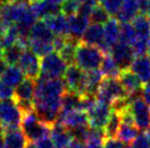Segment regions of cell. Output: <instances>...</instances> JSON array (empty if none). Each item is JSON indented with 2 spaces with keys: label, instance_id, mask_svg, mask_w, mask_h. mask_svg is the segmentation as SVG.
Here are the masks:
<instances>
[{
  "label": "cell",
  "instance_id": "1",
  "mask_svg": "<svg viewBox=\"0 0 150 148\" xmlns=\"http://www.w3.org/2000/svg\"><path fill=\"white\" fill-rule=\"evenodd\" d=\"M34 110L45 123L54 125L62 112V98L67 91L62 78H47L38 76L36 80Z\"/></svg>",
  "mask_w": 150,
  "mask_h": 148
},
{
  "label": "cell",
  "instance_id": "2",
  "mask_svg": "<svg viewBox=\"0 0 150 148\" xmlns=\"http://www.w3.org/2000/svg\"><path fill=\"white\" fill-rule=\"evenodd\" d=\"M52 126L53 125L45 123L40 119L35 110L23 112L21 122L22 132L30 142H38L44 137L50 136Z\"/></svg>",
  "mask_w": 150,
  "mask_h": 148
},
{
  "label": "cell",
  "instance_id": "3",
  "mask_svg": "<svg viewBox=\"0 0 150 148\" xmlns=\"http://www.w3.org/2000/svg\"><path fill=\"white\" fill-rule=\"evenodd\" d=\"M105 54L99 47L87 45L80 41L77 54H76V64L86 72L99 70L103 61Z\"/></svg>",
  "mask_w": 150,
  "mask_h": 148
},
{
  "label": "cell",
  "instance_id": "4",
  "mask_svg": "<svg viewBox=\"0 0 150 148\" xmlns=\"http://www.w3.org/2000/svg\"><path fill=\"white\" fill-rule=\"evenodd\" d=\"M128 94L122 85L120 78L104 77L101 83L99 91L96 94V100L112 106L117 99L126 98Z\"/></svg>",
  "mask_w": 150,
  "mask_h": 148
},
{
  "label": "cell",
  "instance_id": "5",
  "mask_svg": "<svg viewBox=\"0 0 150 148\" xmlns=\"http://www.w3.org/2000/svg\"><path fill=\"white\" fill-rule=\"evenodd\" d=\"M23 112L14 98L0 100V124L4 131L21 126Z\"/></svg>",
  "mask_w": 150,
  "mask_h": 148
},
{
  "label": "cell",
  "instance_id": "6",
  "mask_svg": "<svg viewBox=\"0 0 150 148\" xmlns=\"http://www.w3.org/2000/svg\"><path fill=\"white\" fill-rule=\"evenodd\" d=\"M36 81L34 78L25 77L14 91V100L19 105L22 112L34 110V96H35Z\"/></svg>",
  "mask_w": 150,
  "mask_h": 148
},
{
  "label": "cell",
  "instance_id": "7",
  "mask_svg": "<svg viewBox=\"0 0 150 148\" xmlns=\"http://www.w3.org/2000/svg\"><path fill=\"white\" fill-rule=\"evenodd\" d=\"M68 64L64 60L62 56L53 51L41 60V74L40 76L47 78H59L64 76Z\"/></svg>",
  "mask_w": 150,
  "mask_h": 148
},
{
  "label": "cell",
  "instance_id": "8",
  "mask_svg": "<svg viewBox=\"0 0 150 148\" xmlns=\"http://www.w3.org/2000/svg\"><path fill=\"white\" fill-rule=\"evenodd\" d=\"M132 101L129 110L132 112L135 124L139 130H147L150 126V106L142 96H129Z\"/></svg>",
  "mask_w": 150,
  "mask_h": 148
},
{
  "label": "cell",
  "instance_id": "9",
  "mask_svg": "<svg viewBox=\"0 0 150 148\" xmlns=\"http://www.w3.org/2000/svg\"><path fill=\"white\" fill-rule=\"evenodd\" d=\"M86 74L87 72L80 69L77 64L68 66L64 74V82L66 84L67 91H74L83 96L86 86Z\"/></svg>",
  "mask_w": 150,
  "mask_h": 148
},
{
  "label": "cell",
  "instance_id": "10",
  "mask_svg": "<svg viewBox=\"0 0 150 148\" xmlns=\"http://www.w3.org/2000/svg\"><path fill=\"white\" fill-rule=\"evenodd\" d=\"M18 66L21 69L26 77L36 80L41 74V61L38 60V56L29 48L23 51L18 62Z\"/></svg>",
  "mask_w": 150,
  "mask_h": 148
},
{
  "label": "cell",
  "instance_id": "11",
  "mask_svg": "<svg viewBox=\"0 0 150 148\" xmlns=\"http://www.w3.org/2000/svg\"><path fill=\"white\" fill-rule=\"evenodd\" d=\"M110 54L116 61V63L120 66V68H121L122 70H127V69H129L130 66H132V63H133L134 59L136 57L133 47L130 45L121 43V41L116 43L111 48Z\"/></svg>",
  "mask_w": 150,
  "mask_h": 148
},
{
  "label": "cell",
  "instance_id": "12",
  "mask_svg": "<svg viewBox=\"0 0 150 148\" xmlns=\"http://www.w3.org/2000/svg\"><path fill=\"white\" fill-rule=\"evenodd\" d=\"M112 113V106L96 100V105L88 112L89 124L91 128H104Z\"/></svg>",
  "mask_w": 150,
  "mask_h": 148
},
{
  "label": "cell",
  "instance_id": "13",
  "mask_svg": "<svg viewBox=\"0 0 150 148\" xmlns=\"http://www.w3.org/2000/svg\"><path fill=\"white\" fill-rule=\"evenodd\" d=\"M80 41L87 45L99 47L105 54H108V50L104 44V29L102 24L92 23L89 25Z\"/></svg>",
  "mask_w": 150,
  "mask_h": 148
},
{
  "label": "cell",
  "instance_id": "14",
  "mask_svg": "<svg viewBox=\"0 0 150 148\" xmlns=\"http://www.w3.org/2000/svg\"><path fill=\"white\" fill-rule=\"evenodd\" d=\"M57 123L63 124L68 130L75 128L78 126L90 125L89 124V117L88 113L83 110H71L60 112Z\"/></svg>",
  "mask_w": 150,
  "mask_h": 148
},
{
  "label": "cell",
  "instance_id": "15",
  "mask_svg": "<svg viewBox=\"0 0 150 148\" xmlns=\"http://www.w3.org/2000/svg\"><path fill=\"white\" fill-rule=\"evenodd\" d=\"M118 78L128 96H136V95H140L142 93V88H144L142 84L144 83L133 71H130L129 69L122 70Z\"/></svg>",
  "mask_w": 150,
  "mask_h": 148
},
{
  "label": "cell",
  "instance_id": "16",
  "mask_svg": "<svg viewBox=\"0 0 150 148\" xmlns=\"http://www.w3.org/2000/svg\"><path fill=\"white\" fill-rule=\"evenodd\" d=\"M44 21L56 36H69V22L64 13H56L44 19Z\"/></svg>",
  "mask_w": 150,
  "mask_h": 148
},
{
  "label": "cell",
  "instance_id": "17",
  "mask_svg": "<svg viewBox=\"0 0 150 148\" xmlns=\"http://www.w3.org/2000/svg\"><path fill=\"white\" fill-rule=\"evenodd\" d=\"M68 22H69V36L81 40L84 32L90 25V19L80 13H77L75 15L68 17Z\"/></svg>",
  "mask_w": 150,
  "mask_h": 148
},
{
  "label": "cell",
  "instance_id": "18",
  "mask_svg": "<svg viewBox=\"0 0 150 148\" xmlns=\"http://www.w3.org/2000/svg\"><path fill=\"white\" fill-rule=\"evenodd\" d=\"M129 70L140 78L144 84L150 82V58L147 54L136 56Z\"/></svg>",
  "mask_w": 150,
  "mask_h": 148
},
{
  "label": "cell",
  "instance_id": "19",
  "mask_svg": "<svg viewBox=\"0 0 150 148\" xmlns=\"http://www.w3.org/2000/svg\"><path fill=\"white\" fill-rule=\"evenodd\" d=\"M103 29H104V44L110 54L111 48L120 40V34H121L120 21L116 17H111L104 24Z\"/></svg>",
  "mask_w": 150,
  "mask_h": 148
},
{
  "label": "cell",
  "instance_id": "20",
  "mask_svg": "<svg viewBox=\"0 0 150 148\" xmlns=\"http://www.w3.org/2000/svg\"><path fill=\"white\" fill-rule=\"evenodd\" d=\"M50 137L52 138L56 148H65L74 140L70 131L66 126H64L63 124L57 122L52 126Z\"/></svg>",
  "mask_w": 150,
  "mask_h": 148
},
{
  "label": "cell",
  "instance_id": "21",
  "mask_svg": "<svg viewBox=\"0 0 150 148\" xmlns=\"http://www.w3.org/2000/svg\"><path fill=\"white\" fill-rule=\"evenodd\" d=\"M4 148H26L28 138L19 128L8 130L4 133Z\"/></svg>",
  "mask_w": 150,
  "mask_h": 148
},
{
  "label": "cell",
  "instance_id": "22",
  "mask_svg": "<svg viewBox=\"0 0 150 148\" xmlns=\"http://www.w3.org/2000/svg\"><path fill=\"white\" fill-rule=\"evenodd\" d=\"M139 14L138 0H123V4L116 17L120 23H128Z\"/></svg>",
  "mask_w": 150,
  "mask_h": 148
},
{
  "label": "cell",
  "instance_id": "23",
  "mask_svg": "<svg viewBox=\"0 0 150 148\" xmlns=\"http://www.w3.org/2000/svg\"><path fill=\"white\" fill-rule=\"evenodd\" d=\"M31 7L33 9L34 13L36 14L38 19H46V17L54 15L56 13L60 12V6H57L55 3H52L48 0H36L33 1V3L31 4Z\"/></svg>",
  "mask_w": 150,
  "mask_h": 148
},
{
  "label": "cell",
  "instance_id": "24",
  "mask_svg": "<svg viewBox=\"0 0 150 148\" xmlns=\"http://www.w3.org/2000/svg\"><path fill=\"white\" fill-rule=\"evenodd\" d=\"M55 35L52 29L48 27L44 20L36 21V23L31 27L30 31V39H38L44 41H53L54 43Z\"/></svg>",
  "mask_w": 150,
  "mask_h": 148
},
{
  "label": "cell",
  "instance_id": "25",
  "mask_svg": "<svg viewBox=\"0 0 150 148\" xmlns=\"http://www.w3.org/2000/svg\"><path fill=\"white\" fill-rule=\"evenodd\" d=\"M103 81V74L100 70L89 71L86 74V86H84L83 96H93L96 97L101 83Z\"/></svg>",
  "mask_w": 150,
  "mask_h": 148
},
{
  "label": "cell",
  "instance_id": "26",
  "mask_svg": "<svg viewBox=\"0 0 150 148\" xmlns=\"http://www.w3.org/2000/svg\"><path fill=\"white\" fill-rule=\"evenodd\" d=\"M133 26L136 32V39L149 40L150 38V19L147 14H138L134 19Z\"/></svg>",
  "mask_w": 150,
  "mask_h": 148
},
{
  "label": "cell",
  "instance_id": "27",
  "mask_svg": "<svg viewBox=\"0 0 150 148\" xmlns=\"http://www.w3.org/2000/svg\"><path fill=\"white\" fill-rule=\"evenodd\" d=\"M79 44L80 40L68 36L64 47L58 51V54L62 56V58L65 60V62L68 66L74 64V62L76 61V54H77V49H78Z\"/></svg>",
  "mask_w": 150,
  "mask_h": 148
},
{
  "label": "cell",
  "instance_id": "28",
  "mask_svg": "<svg viewBox=\"0 0 150 148\" xmlns=\"http://www.w3.org/2000/svg\"><path fill=\"white\" fill-rule=\"evenodd\" d=\"M26 77L22 70L17 66H8L7 70L1 75V80L11 87H17Z\"/></svg>",
  "mask_w": 150,
  "mask_h": 148
},
{
  "label": "cell",
  "instance_id": "29",
  "mask_svg": "<svg viewBox=\"0 0 150 148\" xmlns=\"http://www.w3.org/2000/svg\"><path fill=\"white\" fill-rule=\"evenodd\" d=\"M100 71L104 77H117L121 74L122 69L112 58V56L108 54L103 58V61L100 66Z\"/></svg>",
  "mask_w": 150,
  "mask_h": 148
},
{
  "label": "cell",
  "instance_id": "30",
  "mask_svg": "<svg viewBox=\"0 0 150 148\" xmlns=\"http://www.w3.org/2000/svg\"><path fill=\"white\" fill-rule=\"evenodd\" d=\"M82 97L83 96L77 94V93L67 91L63 95V98H62V110L63 111L81 110Z\"/></svg>",
  "mask_w": 150,
  "mask_h": 148
},
{
  "label": "cell",
  "instance_id": "31",
  "mask_svg": "<svg viewBox=\"0 0 150 148\" xmlns=\"http://www.w3.org/2000/svg\"><path fill=\"white\" fill-rule=\"evenodd\" d=\"M139 128L135 125V124H129L122 122L120 130L117 132L116 138L120 140L121 142L125 143V144H132L134 140L136 138L139 134Z\"/></svg>",
  "mask_w": 150,
  "mask_h": 148
},
{
  "label": "cell",
  "instance_id": "32",
  "mask_svg": "<svg viewBox=\"0 0 150 148\" xmlns=\"http://www.w3.org/2000/svg\"><path fill=\"white\" fill-rule=\"evenodd\" d=\"M26 49L25 47L20 44V43H17L12 46H9L7 48L4 49V56H2V59L4 61L8 63L9 66H16L20 58H21L23 51Z\"/></svg>",
  "mask_w": 150,
  "mask_h": 148
},
{
  "label": "cell",
  "instance_id": "33",
  "mask_svg": "<svg viewBox=\"0 0 150 148\" xmlns=\"http://www.w3.org/2000/svg\"><path fill=\"white\" fill-rule=\"evenodd\" d=\"M29 49H31L38 57H45L48 54L55 51L54 43L53 41H44L38 39H30Z\"/></svg>",
  "mask_w": 150,
  "mask_h": 148
},
{
  "label": "cell",
  "instance_id": "34",
  "mask_svg": "<svg viewBox=\"0 0 150 148\" xmlns=\"http://www.w3.org/2000/svg\"><path fill=\"white\" fill-rule=\"evenodd\" d=\"M121 124H122L121 113L112 109V113L110 115V119H108V123H106V125H105L104 128V132L106 137L108 138H116L117 132L120 130Z\"/></svg>",
  "mask_w": 150,
  "mask_h": 148
},
{
  "label": "cell",
  "instance_id": "35",
  "mask_svg": "<svg viewBox=\"0 0 150 148\" xmlns=\"http://www.w3.org/2000/svg\"><path fill=\"white\" fill-rule=\"evenodd\" d=\"M135 40H136V32H135L133 24L130 22L121 23V34H120V40L118 41L132 46Z\"/></svg>",
  "mask_w": 150,
  "mask_h": 148
},
{
  "label": "cell",
  "instance_id": "36",
  "mask_svg": "<svg viewBox=\"0 0 150 148\" xmlns=\"http://www.w3.org/2000/svg\"><path fill=\"white\" fill-rule=\"evenodd\" d=\"M108 20H110V14L106 12V10L101 4L100 6L96 4L93 7V10H92L91 15H90V21L92 23L104 25Z\"/></svg>",
  "mask_w": 150,
  "mask_h": 148
},
{
  "label": "cell",
  "instance_id": "37",
  "mask_svg": "<svg viewBox=\"0 0 150 148\" xmlns=\"http://www.w3.org/2000/svg\"><path fill=\"white\" fill-rule=\"evenodd\" d=\"M80 6H81L80 0H66L60 6V9H62V11L65 15L71 17V15H75L79 12Z\"/></svg>",
  "mask_w": 150,
  "mask_h": 148
},
{
  "label": "cell",
  "instance_id": "38",
  "mask_svg": "<svg viewBox=\"0 0 150 148\" xmlns=\"http://www.w3.org/2000/svg\"><path fill=\"white\" fill-rule=\"evenodd\" d=\"M100 3L110 15L116 17L122 8L123 0H101Z\"/></svg>",
  "mask_w": 150,
  "mask_h": 148
},
{
  "label": "cell",
  "instance_id": "39",
  "mask_svg": "<svg viewBox=\"0 0 150 148\" xmlns=\"http://www.w3.org/2000/svg\"><path fill=\"white\" fill-rule=\"evenodd\" d=\"M14 97V91L13 87L9 86L8 84L0 78V100H6V99H11Z\"/></svg>",
  "mask_w": 150,
  "mask_h": 148
},
{
  "label": "cell",
  "instance_id": "40",
  "mask_svg": "<svg viewBox=\"0 0 150 148\" xmlns=\"http://www.w3.org/2000/svg\"><path fill=\"white\" fill-rule=\"evenodd\" d=\"M130 146L132 148H150V142L145 133H139Z\"/></svg>",
  "mask_w": 150,
  "mask_h": 148
},
{
  "label": "cell",
  "instance_id": "41",
  "mask_svg": "<svg viewBox=\"0 0 150 148\" xmlns=\"http://www.w3.org/2000/svg\"><path fill=\"white\" fill-rule=\"evenodd\" d=\"M104 148H132V146L123 143L117 138H106L104 142Z\"/></svg>",
  "mask_w": 150,
  "mask_h": 148
},
{
  "label": "cell",
  "instance_id": "42",
  "mask_svg": "<svg viewBox=\"0 0 150 148\" xmlns=\"http://www.w3.org/2000/svg\"><path fill=\"white\" fill-rule=\"evenodd\" d=\"M36 148H56L55 147L53 140L50 136L44 137L42 140H40L38 142H36Z\"/></svg>",
  "mask_w": 150,
  "mask_h": 148
},
{
  "label": "cell",
  "instance_id": "43",
  "mask_svg": "<svg viewBox=\"0 0 150 148\" xmlns=\"http://www.w3.org/2000/svg\"><path fill=\"white\" fill-rule=\"evenodd\" d=\"M142 98L145 99V101H146L148 105L150 106V83H147L145 87L142 88Z\"/></svg>",
  "mask_w": 150,
  "mask_h": 148
},
{
  "label": "cell",
  "instance_id": "44",
  "mask_svg": "<svg viewBox=\"0 0 150 148\" xmlns=\"http://www.w3.org/2000/svg\"><path fill=\"white\" fill-rule=\"evenodd\" d=\"M65 148H86V143L77 140H72Z\"/></svg>",
  "mask_w": 150,
  "mask_h": 148
},
{
  "label": "cell",
  "instance_id": "45",
  "mask_svg": "<svg viewBox=\"0 0 150 148\" xmlns=\"http://www.w3.org/2000/svg\"><path fill=\"white\" fill-rule=\"evenodd\" d=\"M86 148H104V143H86Z\"/></svg>",
  "mask_w": 150,
  "mask_h": 148
},
{
  "label": "cell",
  "instance_id": "46",
  "mask_svg": "<svg viewBox=\"0 0 150 148\" xmlns=\"http://www.w3.org/2000/svg\"><path fill=\"white\" fill-rule=\"evenodd\" d=\"M8 66H9V64L4 61V59H0V77H1V75L4 73V71L7 70Z\"/></svg>",
  "mask_w": 150,
  "mask_h": 148
},
{
  "label": "cell",
  "instance_id": "47",
  "mask_svg": "<svg viewBox=\"0 0 150 148\" xmlns=\"http://www.w3.org/2000/svg\"><path fill=\"white\" fill-rule=\"evenodd\" d=\"M30 0H9V2H12V3H18V4H24L29 3Z\"/></svg>",
  "mask_w": 150,
  "mask_h": 148
},
{
  "label": "cell",
  "instance_id": "48",
  "mask_svg": "<svg viewBox=\"0 0 150 148\" xmlns=\"http://www.w3.org/2000/svg\"><path fill=\"white\" fill-rule=\"evenodd\" d=\"M48 1H50L52 3H55V4H57V6H62V4L66 1V0H48Z\"/></svg>",
  "mask_w": 150,
  "mask_h": 148
},
{
  "label": "cell",
  "instance_id": "49",
  "mask_svg": "<svg viewBox=\"0 0 150 148\" xmlns=\"http://www.w3.org/2000/svg\"><path fill=\"white\" fill-rule=\"evenodd\" d=\"M4 46L1 44V40H0V59H2V56H4Z\"/></svg>",
  "mask_w": 150,
  "mask_h": 148
},
{
  "label": "cell",
  "instance_id": "50",
  "mask_svg": "<svg viewBox=\"0 0 150 148\" xmlns=\"http://www.w3.org/2000/svg\"><path fill=\"white\" fill-rule=\"evenodd\" d=\"M145 134H146V136H147V138H148V140L150 142V126L146 130V133H145Z\"/></svg>",
  "mask_w": 150,
  "mask_h": 148
},
{
  "label": "cell",
  "instance_id": "51",
  "mask_svg": "<svg viewBox=\"0 0 150 148\" xmlns=\"http://www.w3.org/2000/svg\"><path fill=\"white\" fill-rule=\"evenodd\" d=\"M0 148H4V136L0 137Z\"/></svg>",
  "mask_w": 150,
  "mask_h": 148
},
{
  "label": "cell",
  "instance_id": "52",
  "mask_svg": "<svg viewBox=\"0 0 150 148\" xmlns=\"http://www.w3.org/2000/svg\"><path fill=\"white\" fill-rule=\"evenodd\" d=\"M4 128L1 126V124H0V137L4 136Z\"/></svg>",
  "mask_w": 150,
  "mask_h": 148
},
{
  "label": "cell",
  "instance_id": "53",
  "mask_svg": "<svg viewBox=\"0 0 150 148\" xmlns=\"http://www.w3.org/2000/svg\"><path fill=\"white\" fill-rule=\"evenodd\" d=\"M147 6H148V14L150 15V0H147Z\"/></svg>",
  "mask_w": 150,
  "mask_h": 148
},
{
  "label": "cell",
  "instance_id": "54",
  "mask_svg": "<svg viewBox=\"0 0 150 148\" xmlns=\"http://www.w3.org/2000/svg\"><path fill=\"white\" fill-rule=\"evenodd\" d=\"M148 56H149V58H150V49H149V51H148Z\"/></svg>",
  "mask_w": 150,
  "mask_h": 148
},
{
  "label": "cell",
  "instance_id": "55",
  "mask_svg": "<svg viewBox=\"0 0 150 148\" xmlns=\"http://www.w3.org/2000/svg\"><path fill=\"white\" fill-rule=\"evenodd\" d=\"M32 1H36V0H32Z\"/></svg>",
  "mask_w": 150,
  "mask_h": 148
},
{
  "label": "cell",
  "instance_id": "56",
  "mask_svg": "<svg viewBox=\"0 0 150 148\" xmlns=\"http://www.w3.org/2000/svg\"><path fill=\"white\" fill-rule=\"evenodd\" d=\"M149 83H150V82H149Z\"/></svg>",
  "mask_w": 150,
  "mask_h": 148
}]
</instances>
